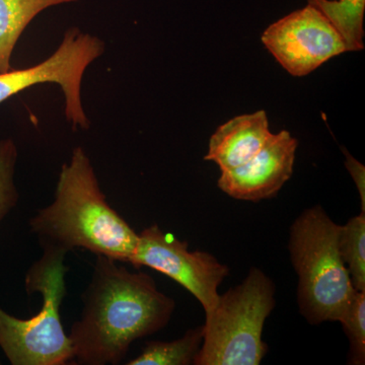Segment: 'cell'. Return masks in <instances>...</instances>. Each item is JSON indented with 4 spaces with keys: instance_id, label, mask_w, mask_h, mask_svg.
Instances as JSON below:
<instances>
[{
    "instance_id": "277c9868",
    "label": "cell",
    "mask_w": 365,
    "mask_h": 365,
    "mask_svg": "<svg viewBox=\"0 0 365 365\" xmlns=\"http://www.w3.org/2000/svg\"><path fill=\"white\" fill-rule=\"evenodd\" d=\"M42 257L26 274L29 295L42 294L39 314L14 318L0 309V348L13 365L71 364L72 347L64 332L60 307L66 294V252L44 247Z\"/></svg>"
},
{
    "instance_id": "8fae6325",
    "label": "cell",
    "mask_w": 365,
    "mask_h": 365,
    "mask_svg": "<svg viewBox=\"0 0 365 365\" xmlns=\"http://www.w3.org/2000/svg\"><path fill=\"white\" fill-rule=\"evenodd\" d=\"M81 0H0V73L11 71L14 48L31 21L50 7Z\"/></svg>"
},
{
    "instance_id": "6da1fadb",
    "label": "cell",
    "mask_w": 365,
    "mask_h": 365,
    "mask_svg": "<svg viewBox=\"0 0 365 365\" xmlns=\"http://www.w3.org/2000/svg\"><path fill=\"white\" fill-rule=\"evenodd\" d=\"M119 263L96 259L83 313L68 335L73 364H120L134 341L158 332L172 319L176 302L158 290L150 274Z\"/></svg>"
},
{
    "instance_id": "4fadbf2b",
    "label": "cell",
    "mask_w": 365,
    "mask_h": 365,
    "mask_svg": "<svg viewBox=\"0 0 365 365\" xmlns=\"http://www.w3.org/2000/svg\"><path fill=\"white\" fill-rule=\"evenodd\" d=\"M332 24L344 40L347 51L364 49L365 0H307Z\"/></svg>"
},
{
    "instance_id": "9c48e42d",
    "label": "cell",
    "mask_w": 365,
    "mask_h": 365,
    "mask_svg": "<svg viewBox=\"0 0 365 365\" xmlns=\"http://www.w3.org/2000/svg\"><path fill=\"white\" fill-rule=\"evenodd\" d=\"M297 145L290 132L271 134L263 148L248 163L222 172L218 187L237 200L259 202L273 198L294 174Z\"/></svg>"
},
{
    "instance_id": "3957f363",
    "label": "cell",
    "mask_w": 365,
    "mask_h": 365,
    "mask_svg": "<svg viewBox=\"0 0 365 365\" xmlns=\"http://www.w3.org/2000/svg\"><path fill=\"white\" fill-rule=\"evenodd\" d=\"M340 227L319 205L302 211L290 227L288 252L299 278L297 304L313 325L339 322L357 292L341 257Z\"/></svg>"
},
{
    "instance_id": "7c38bea8",
    "label": "cell",
    "mask_w": 365,
    "mask_h": 365,
    "mask_svg": "<svg viewBox=\"0 0 365 365\" xmlns=\"http://www.w3.org/2000/svg\"><path fill=\"white\" fill-rule=\"evenodd\" d=\"M204 325L189 329L184 336L170 342L150 341L128 365L193 364L203 343Z\"/></svg>"
},
{
    "instance_id": "5bb4252c",
    "label": "cell",
    "mask_w": 365,
    "mask_h": 365,
    "mask_svg": "<svg viewBox=\"0 0 365 365\" xmlns=\"http://www.w3.org/2000/svg\"><path fill=\"white\" fill-rule=\"evenodd\" d=\"M339 250L353 288L365 292V212L341 225Z\"/></svg>"
},
{
    "instance_id": "30bf717a",
    "label": "cell",
    "mask_w": 365,
    "mask_h": 365,
    "mask_svg": "<svg viewBox=\"0 0 365 365\" xmlns=\"http://www.w3.org/2000/svg\"><path fill=\"white\" fill-rule=\"evenodd\" d=\"M271 134L264 110L232 118L220 125L210 137L204 158L215 163L222 172L235 169L252 160Z\"/></svg>"
},
{
    "instance_id": "5b68a950",
    "label": "cell",
    "mask_w": 365,
    "mask_h": 365,
    "mask_svg": "<svg viewBox=\"0 0 365 365\" xmlns=\"http://www.w3.org/2000/svg\"><path fill=\"white\" fill-rule=\"evenodd\" d=\"M275 285L258 268L220 295L205 314L195 365H258L267 353L264 325L275 307Z\"/></svg>"
},
{
    "instance_id": "7a4b0ae2",
    "label": "cell",
    "mask_w": 365,
    "mask_h": 365,
    "mask_svg": "<svg viewBox=\"0 0 365 365\" xmlns=\"http://www.w3.org/2000/svg\"><path fill=\"white\" fill-rule=\"evenodd\" d=\"M30 227L42 248L85 249L120 263L131 264L138 246L139 234L108 203L81 146L62 165L54 200L33 216Z\"/></svg>"
},
{
    "instance_id": "ba28073f",
    "label": "cell",
    "mask_w": 365,
    "mask_h": 365,
    "mask_svg": "<svg viewBox=\"0 0 365 365\" xmlns=\"http://www.w3.org/2000/svg\"><path fill=\"white\" fill-rule=\"evenodd\" d=\"M262 43L292 76H304L347 52L344 40L318 9L307 4L264 31Z\"/></svg>"
},
{
    "instance_id": "8992f818",
    "label": "cell",
    "mask_w": 365,
    "mask_h": 365,
    "mask_svg": "<svg viewBox=\"0 0 365 365\" xmlns=\"http://www.w3.org/2000/svg\"><path fill=\"white\" fill-rule=\"evenodd\" d=\"M106 44L97 36L72 26L64 33L51 56L36 66L0 73V105L34 86L54 83L64 95V113L72 130H88L90 120L83 109L81 83L88 67L104 54Z\"/></svg>"
},
{
    "instance_id": "2e32d148",
    "label": "cell",
    "mask_w": 365,
    "mask_h": 365,
    "mask_svg": "<svg viewBox=\"0 0 365 365\" xmlns=\"http://www.w3.org/2000/svg\"><path fill=\"white\" fill-rule=\"evenodd\" d=\"M19 150L11 138L0 139V222L19 202V191L14 182Z\"/></svg>"
},
{
    "instance_id": "9a60e30c",
    "label": "cell",
    "mask_w": 365,
    "mask_h": 365,
    "mask_svg": "<svg viewBox=\"0 0 365 365\" xmlns=\"http://www.w3.org/2000/svg\"><path fill=\"white\" fill-rule=\"evenodd\" d=\"M339 323L349 340V364H365V292H356Z\"/></svg>"
},
{
    "instance_id": "52a82bcc",
    "label": "cell",
    "mask_w": 365,
    "mask_h": 365,
    "mask_svg": "<svg viewBox=\"0 0 365 365\" xmlns=\"http://www.w3.org/2000/svg\"><path fill=\"white\" fill-rule=\"evenodd\" d=\"M131 265L137 269L145 266L172 278L195 297L205 314L220 299L218 287L230 274V268L213 255L189 251L188 242L163 232L157 225L139 234Z\"/></svg>"
},
{
    "instance_id": "e0dca14e",
    "label": "cell",
    "mask_w": 365,
    "mask_h": 365,
    "mask_svg": "<svg viewBox=\"0 0 365 365\" xmlns=\"http://www.w3.org/2000/svg\"><path fill=\"white\" fill-rule=\"evenodd\" d=\"M346 167L349 170L350 175L353 178V181L356 184L357 190L359 192L360 200H361V211L365 212L364 167L349 155H347Z\"/></svg>"
}]
</instances>
